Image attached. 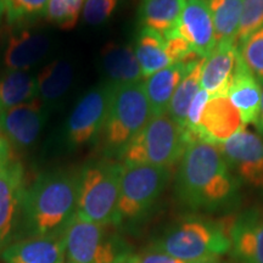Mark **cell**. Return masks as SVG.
Masks as SVG:
<instances>
[{"instance_id":"cell-5","label":"cell","mask_w":263,"mask_h":263,"mask_svg":"<svg viewBox=\"0 0 263 263\" xmlns=\"http://www.w3.org/2000/svg\"><path fill=\"white\" fill-rule=\"evenodd\" d=\"M188 137L167 114L153 116L118 155L122 164H151L172 168L182 159Z\"/></svg>"},{"instance_id":"cell-16","label":"cell","mask_w":263,"mask_h":263,"mask_svg":"<svg viewBox=\"0 0 263 263\" xmlns=\"http://www.w3.org/2000/svg\"><path fill=\"white\" fill-rule=\"evenodd\" d=\"M25 190V172L18 161H11L0 173V250L8 245Z\"/></svg>"},{"instance_id":"cell-18","label":"cell","mask_w":263,"mask_h":263,"mask_svg":"<svg viewBox=\"0 0 263 263\" xmlns=\"http://www.w3.org/2000/svg\"><path fill=\"white\" fill-rule=\"evenodd\" d=\"M65 239L29 238L3 250L4 263H64Z\"/></svg>"},{"instance_id":"cell-37","label":"cell","mask_w":263,"mask_h":263,"mask_svg":"<svg viewBox=\"0 0 263 263\" xmlns=\"http://www.w3.org/2000/svg\"><path fill=\"white\" fill-rule=\"evenodd\" d=\"M3 14V0H0V15Z\"/></svg>"},{"instance_id":"cell-20","label":"cell","mask_w":263,"mask_h":263,"mask_svg":"<svg viewBox=\"0 0 263 263\" xmlns=\"http://www.w3.org/2000/svg\"><path fill=\"white\" fill-rule=\"evenodd\" d=\"M227 97L238 110L244 126L251 123L256 124L261 110L262 87L246 67L241 58Z\"/></svg>"},{"instance_id":"cell-8","label":"cell","mask_w":263,"mask_h":263,"mask_svg":"<svg viewBox=\"0 0 263 263\" xmlns=\"http://www.w3.org/2000/svg\"><path fill=\"white\" fill-rule=\"evenodd\" d=\"M117 226L136 223L151 211L171 179L168 167L122 164Z\"/></svg>"},{"instance_id":"cell-17","label":"cell","mask_w":263,"mask_h":263,"mask_svg":"<svg viewBox=\"0 0 263 263\" xmlns=\"http://www.w3.org/2000/svg\"><path fill=\"white\" fill-rule=\"evenodd\" d=\"M199 60L172 64L143 81L144 89L149 100L151 117L167 114L174 91Z\"/></svg>"},{"instance_id":"cell-29","label":"cell","mask_w":263,"mask_h":263,"mask_svg":"<svg viewBox=\"0 0 263 263\" xmlns=\"http://www.w3.org/2000/svg\"><path fill=\"white\" fill-rule=\"evenodd\" d=\"M84 0H49L45 16L62 29H71L83 9Z\"/></svg>"},{"instance_id":"cell-38","label":"cell","mask_w":263,"mask_h":263,"mask_svg":"<svg viewBox=\"0 0 263 263\" xmlns=\"http://www.w3.org/2000/svg\"><path fill=\"white\" fill-rule=\"evenodd\" d=\"M67 263H68V262H67Z\"/></svg>"},{"instance_id":"cell-11","label":"cell","mask_w":263,"mask_h":263,"mask_svg":"<svg viewBox=\"0 0 263 263\" xmlns=\"http://www.w3.org/2000/svg\"><path fill=\"white\" fill-rule=\"evenodd\" d=\"M48 111L39 99L17 105L0 115V137L16 147L34 144L47 122Z\"/></svg>"},{"instance_id":"cell-6","label":"cell","mask_w":263,"mask_h":263,"mask_svg":"<svg viewBox=\"0 0 263 263\" xmlns=\"http://www.w3.org/2000/svg\"><path fill=\"white\" fill-rule=\"evenodd\" d=\"M150 118V105L143 81L114 85L106 122L101 132L105 151L108 155H120Z\"/></svg>"},{"instance_id":"cell-15","label":"cell","mask_w":263,"mask_h":263,"mask_svg":"<svg viewBox=\"0 0 263 263\" xmlns=\"http://www.w3.org/2000/svg\"><path fill=\"white\" fill-rule=\"evenodd\" d=\"M240 60L238 48L234 44L216 45L205 58L201 70V88L211 98L227 97L234 81Z\"/></svg>"},{"instance_id":"cell-35","label":"cell","mask_w":263,"mask_h":263,"mask_svg":"<svg viewBox=\"0 0 263 263\" xmlns=\"http://www.w3.org/2000/svg\"><path fill=\"white\" fill-rule=\"evenodd\" d=\"M256 127L259 132V136L263 137V87H262V101H261V110H259V115L256 122Z\"/></svg>"},{"instance_id":"cell-32","label":"cell","mask_w":263,"mask_h":263,"mask_svg":"<svg viewBox=\"0 0 263 263\" xmlns=\"http://www.w3.org/2000/svg\"><path fill=\"white\" fill-rule=\"evenodd\" d=\"M117 3L118 0H84L82 9L84 21L90 26H100L112 16Z\"/></svg>"},{"instance_id":"cell-2","label":"cell","mask_w":263,"mask_h":263,"mask_svg":"<svg viewBox=\"0 0 263 263\" xmlns=\"http://www.w3.org/2000/svg\"><path fill=\"white\" fill-rule=\"evenodd\" d=\"M80 171L42 173L22 194L20 213L25 235L61 238L77 216Z\"/></svg>"},{"instance_id":"cell-21","label":"cell","mask_w":263,"mask_h":263,"mask_svg":"<svg viewBox=\"0 0 263 263\" xmlns=\"http://www.w3.org/2000/svg\"><path fill=\"white\" fill-rule=\"evenodd\" d=\"M101 61L108 83L118 85L143 81V73L133 45L108 43L101 52Z\"/></svg>"},{"instance_id":"cell-25","label":"cell","mask_w":263,"mask_h":263,"mask_svg":"<svg viewBox=\"0 0 263 263\" xmlns=\"http://www.w3.org/2000/svg\"><path fill=\"white\" fill-rule=\"evenodd\" d=\"M37 99V80L27 71L8 70L0 78V115Z\"/></svg>"},{"instance_id":"cell-34","label":"cell","mask_w":263,"mask_h":263,"mask_svg":"<svg viewBox=\"0 0 263 263\" xmlns=\"http://www.w3.org/2000/svg\"><path fill=\"white\" fill-rule=\"evenodd\" d=\"M11 144L5 138L0 137V173L11 162Z\"/></svg>"},{"instance_id":"cell-9","label":"cell","mask_w":263,"mask_h":263,"mask_svg":"<svg viewBox=\"0 0 263 263\" xmlns=\"http://www.w3.org/2000/svg\"><path fill=\"white\" fill-rule=\"evenodd\" d=\"M114 84L104 83L90 89L78 101L67 121L66 138L73 147L83 146L98 138L106 122Z\"/></svg>"},{"instance_id":"cell-31","label":"cell","mask_w":263,"mask_h":263,"mask_svg":"<svg viewBox=\"0 0 263 263\" xmlns=\"http://www.w3.org/2000/svg\"><path fill=\"white\" fill-rule=\"evenodd\" d=\"M263 27V0H242L241 17L234 45L236 48L249 35Z\"/></svg>"},{"instance_id":"cell-27","label":"cell","mask_w":263,"mask_h":263,"mask_svg":"<svg viewBox=\"0 0 263 263\" xmlns=\"http://www.w3.org/2000/svg\"><path fill=\"white\" fill-rule=\"evenodd\" d=\"M203 60L205 59H200L194 65V67L188 72V74L180 82L178 88L174 91L172 99H171L167 115L182 128H184L186 115H188V110L193 99L195 98L197 91L201 89V70Z\"/></svg>"},{"instance_id":"cell-28","label":"cell","mask_w":263,"mask_h":263,"mask_svg":"<svg viewBox=\"0 0 263 263\" xmlns=\"http://www.w3.org/2000/svg\"><path fill=\"white\" fill-rule=\"evenodd\" d=\"M241 60L263 87V27L249 35L238 47Z\"/></svg>"},{"instance_id":"cell-1","label":"cell","mask_w":263,"mask_h":263,"mask_svg":"<svg viewBox=\"0 0 263 263\" xmlns=\"http://www.w3.org/2000/svg\"><path fill=\"white\" fill-rule=\"evenodd\" d=\"M178 163L174 194L184 209L215 213L236 206L240 182L219 146L203 140L190 141Z\"/></svg>"},{"instance_id":"cell-26","label":"cell","mask_w":263,"mask_h":263,"mask_svg":"<svg viewBox=\"0 0 263 263\" xmlns=\"http://www.w3.org/2000/svg\"><path fill=\"white\" fill-rule=\"evenodd\" d=\"M215 27L216 45L234 44L241 17L242 0H206Z\"/></svg>"},{"instance_id":"cell-19","label":"cell","mask_w":263,"mask_h":263,"mask_svg":"<svg viewBox=\"0 0 263 263\" xmlns=\"http://www.w3.org/2000/svg\"><path fill=\"white\" fill-rule=\"evenodd\" d=\"M50 42L45 34L28 29L10 35L4 51V64L8 70L27 71L45 57Z\"/></svg>"},{"instance_id":"cell-33","label":"cell","mask_w":263,"mask_h":263,"mask_svg":"<svg viewBox=\"0 0 263 263\" xmlns=\"http://www.w3.org/2000/svg\"><path fill=\"white\" fill-rule=\"evenodd\" d=\"M128 263H186L180 261L178 258H174L172 256L164 254V252L150 248L146 251L140 252L138 255H133L129 258Z\"/></svg>"},{"instance_id":"cell-12","label":"cell","mask_w":263,"mask_h":263,"mask_svg":"<svg viewBox=\"0 0 263 263\" xmlns=\"http://www.w3.org/2000/svg\"><path fill=\"white\" fill-rule=\"evenodd\" d=\"M226 228L236 261L263 263V210H248L227 223Z\"/></svg>"},{"instance_id":"cell-13","label":"cell","mask_w":263,"mask_h":263,"mask_svg":"<svg viewBox=\"0 0 263 263\" xmlns=\"http://www.w3.org/2000/svg\"><path fill=\"white\" fill-rule=\"evenodd\" d=\"M194 54L205 59L216 48L215 27L206 0H185L176 31Z\"/></svg>"},{"instance_id":"cell-10","label":"cell","mask_w":263,"mask_h":263,"mask_svg":"<svg viewBox=\"0 0 263 263\" xmlns=\"http://www.w3.org/2000/svg\"><path fill=\"white\" fill-rule=\"evenodd\" d=\"M219 149L240 183L263 190V137L242 127Z\"/></svg>"},{"instance_id":"cell-36","label":"cell","mask_w":263,"mask_h":263,"mask_svg":"<svg viewBox=\"0 0 263 263\" xmlns=\"http://www.w3.org/2000/svg\"><path fill=\"white\" fill-rule=\"evenodd\" d=\"M193 263H219L218 258H212V259H202V261H197Z\"/></svg>"},{"instance_id":"cell-4","label":"cell","mask_w":263,"mask_h":263,"mask_svg":"<svg viewBox=\"0 0 263 263\" xmlns=\"http://www.w3.org/2000/svg\"><path fill=\"white\" fill-rule=\"evenodd\" d=\"M122 163L100 160L80 171L77 216L101 226H117Z\"/></svg>"},{"instance_id":"cell-22","label":"cell","mask_w":263,"mask_h":263,"mask_svg":"<svg viewBox=\"0 0 263 263\" xmlns=\"http://www.w3.org/2000/svg\"><path fill=\"white\" fill-rule=\"evenodd\" d=\"M185 0H141L138 18L141 28L159 33L166 39L176 35Z\"/></svg>"},{"instance_id":"cell-24","label":"cell","mask_w":263,"mask_h":263,"mask_svg":"<svg viewBox=\"0 0 263 263\" xmlns=\"http://www.w3.org/2000/svg\"><path fill=\"white\" fill-rule=\"evenodd\" d=\"M37 80V98L45 106L57 104L70 89L73 80V68L66 60H55L45 66Z\"/></svg>"},{"instance_id":"cell-23","label":"cell","mask_w":263,"mask_h":263,"mask_svg":"<svg viewBox=\"0 0 263 263\" xmlns=\"http://www.w3.org/2000/svg\"><path fill=\"white\" fill-rule=\"evenodd\" d=\"M143 78L168 67L173 62L167 54L166 38L147 28H140L133 45Z\"/></svg>"},{"instance_id":"cell-3","label":"cell","mask_w":263,"mask_h":263,"mask_svg":"<svg viewBox=\"0 0 263 263\" xmlns=\"http://www.w3.org/2000/svg\"><path fill=\"white\" fill-rule=\"evenodd\" d=\"M227 228L201 217H186L168 227L151 248L186 263L219 258L230 251Z\"/></svg>"},{"instance_id":"cell-7","label":"cell","mask_w":263,"mask_h":263,"mask_svg":"<svg viewBox=\"0 0 263 263\" xmlns=\"http://www.w3.org/2000/svg\"><path fill=\"white\" fill-rule=\"evenodd\" d=\"M110 227L76 216L64 235L68 263H128L130 246Z\"/></svg>"},{"instance_id":"cell-14","label":"cell","mask_w":263,"mask_h":263,"mask_svg":"<svg viewBox=\"0 0 263 263\" xmlns=\"http://www.w3.org/2000/svg\"><path fill=\"white\" fill-rule=\"evenodd\" d=\"M244 127L240 114L228 97L211 98L200 118L196 139L222 145Z\"/></svg>"},{"instance_id":"cell-30","label":"cell","mask_w":263,"mask_h":263,"mask_svg":"<svg viewBox=\"0 0 263 263\" xmlns=\"http://www.w3.org/2000/svg\"><path fill=\"white\" fill-rule=\"evenodd\" d=\"M49 0H3V14L9 24L38 17L47 11Z\"/></svg>"}]
</instances>
